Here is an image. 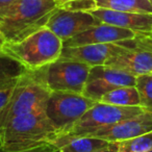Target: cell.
Masks as SVG:
<instances>
[{
  "instance_id": "4fadbf2b",
  "label": "cell",
  "mask_w": 152,
  "mask_h": 152,
  "mask_svg": "<svg viewBox=\"0 0 152 152\" xmlns=\"http://www.w3.org/2000/svg\"><path fill=\"white\" fill-rule=\"evenodd\" d=\"M137 34H137L130 29L110 25L106 23H100L65 41L63 44L65 47H75L91 44L118 43L134 39Z\"/></svg>"
},
{
  "instance_id": "277c9868",
  "label": "cell",
  "mask_w": 152,
  "mask_h": 152,
  "mask_svg": "<svg viewBox=\"0 0 152 152\" xmlns=\"http://www.w3.org/2000/svg\"><path fill=\"white\" fill-rule=\"evenodd\" d=\"M51 91L45 83L41 70H27L18 83L13 95L0 112V127L16 117L46 108Z\"/></svg>"
},
{
  "instance_id": "2e32d148",
  "label": "cell",
  "mask_w": 152,
  "mask_h": 152,
  "mask_svg": "<svg viewBox=\"0 0 152 152\" xmlns=\"http://www.w3.org/2000/svg\"><path fill=\"white\" fill-rule=\"evenodd\" d=\"M110 142L94 137H77L65 142L56 152H96L107 148Z\"/></svg>"
},
{
  "instance_id": "4316f807",
  "label": "cell",
  "mask_w": 152,
  "mask_h": 152,
  "mask_svg": "<svg viewBox=\"0 0 152 152\" xmlns=\"http://www.w3.org/2000/svg\"><path fill=\"white\" fill-rule=\"evenodd\" d=\"M149 152H152V150H151V151H149Z\"/></svg>"
},
{
  "instance_id": "d4e9b609",
  "label": "cell",
  "mask_w": 152,
  "mask_h": 152,
  "mask_svg": "<svg viewBox=\"0 0 152 152\" xmlns=\"http://www.w3.org/2000/svg\"><path fill=\"white\" fill-rule=\"evenodd\" d=\"M5 43H7V40H5V38L3 37V34L0 32V46H2V45H4Z\"/></svg>"
},
{
  "instance_id": "d6986e66",
  "label": "cell",
  "mask_w": 152,
  "mask_h": 152,
  "mask_svg": "<svg viewBox=\"0 0 152 152\" xmlns=\"http://www.w3.org/2000/svg\"><path fill=\"white\" fill-rule=\"evenodd\" d=\"M116 144L117 152H149L152 150V131Z\"/></svg>"
},
{
  "instance_id": "7402d4cb",
  "label": "cell",
  "mask_w": 152,
  "mask_h": 152,
  "mask_svg": "<svg viewBox=\"0 0 152 152\" xmlns=\"http://www.w3.org/2000/svg\"><path fill=\"white\" fill-rule=\"evenodd\" d=\"M0 152H3L0 150ZM19 152H56V148L52 145V144H47V145H43L40 147L32 148L29 150H25V151H19Z\"/></svg>"
},
{
  "instance_id": "8fae6325",
  "label": "cell",
  "mask_w": 152,
  "mask_h": 152,
  "mask_svg": "<svg viewBox=\"0 0 152 152\" xmlns=\"http://www.w3.org/2000/svg\"><path fill=\"white\" fill-rule=\"evenodd\" d=\"M101 22L88 12H74L57 9L46 23L55 36L63 43L89 28L100 24Z\"/></svg>"
},
{
  "instance_id": "7a4b0ae2",
  "label": "cell",
  "mask_w": 152,
  "mask_h": 152,
  "mask_svg": "<svg viewBox=\"0 0 152 152\" xmlns=\"http://www.w3.org/2000/svg\"><path fill=\"white\" fill-rule=\"evenodd\" d=\"M57 9L54 0H14L0 9V32L7 42H19L46 26Z\"/></svg>"
},
{
  "instance_id": "30bf717a",
  "label": "cell",
  "mask_w": 152,
  "mask_h": 152,
  "mask_svg": "<svg viewBox=\"0 0 152 152\" xmlns=\"http://www.w3.org/2000/svg\"><path fill=\"white\" fill-rule=\"evenodd\" d=\"M105 65L135 77L152 72V38L147 34H139L132 48L110 58Z\"/></svg>"
},
{
  "instance_id": "8992f818",
  "label": "cell",
  "mask_w": 152,
  "mask_h": 152,
  "mask_svg": "<svg viewBox=\"0 0 152 152\" xmlns=\"http://www.w3.org/2000/svg\"><path fill=\"white\" fill-rule=\"evenodd\" d=\"M96 101L87 98L83 94L74 92H51L46 103L47 117L55 128L58 135L81 118Z\"/></svg>"
},
{
  "instance_id": "ac0fdd59",
  "label": "cell",
  "mask_w": 152,
  "mask_h": 152,
  "mask_svg": "<svg viewBox=\"0 0 152 152\" xmlns=\"http://www.w3.org/2000/svg\"><path fill=\"white\" fill-rule=\"evenodd\" d=\"M98 102L117 106H141L140 95L135 86L113 90L102 96Z\"/></svg>"
},
{
  "instance_id": "7c38bea8",
  "label": "cell",
  "mask_w": 152,
  "mask_h": 152,
  "mask_svg": "<svg viewBox=\"0 0 152 152\" xmlns=\"http://www.w3.org/2000/svg\"><path fill=\"white\" fill-rule=\"evenodd\" d=\"M150 131H152V110H146L139 115L102 127L87 137H94L110 143H116Z\"/></svg>"
},
{
  "instance_id": "5bb4252c",
  "label": "cell",
  "mask_w": 152,
  "mask_h": 152,
  "mask_svg": "<svg viewBox=\"0 0 152 152\" xmlns=\"http://www.w3.org/2000/svg\"><path fill=\"white\" fill-rule=\"evenodd\" d=\"M101 23L130 29L140 34L150 36L152 32V14H137L98 9L91 12Z\"/></svg>"
},
{
  "instance_id": "ffe728a7",
  "label": "cell",
  "mask_w": 152,
  "mask_h": 152,
  "mask_svg": "<svg viewBox=\"0 0 152 152\" xmlns=\"http://www.w3.org/2000/svg\"><path fill=\"white\" fill-rule=\"evenodd\" d=\"M135 88L139 92L142 107L152 110V72L137 76Z\"/></svg>"
},
{
  "instance_id": "9c48e42d",
  "label": "cell",
  "mask_w": 152,
  "mask_h": 152,
  "mask_svg": "<svg viewBox=\"0 0 152 152\" xmlns=\"http://www.w3.org/2000/svg\"><path fill=\"white\" fill-rule=\"evenodd\" d=\"M137 37L131 40L122 41V42L118 43L91 44L75 47L64 46L61 53V57L80 61V63L87 64L91 67L105 65V63L110 58L125 52L129 48H132L137 43Z\"/></svg>"
},
{
  "instance_id": "ba28073f",
  "label": "cell",
  "mask_w": 152,
  "mask_h": 152,
  "mask_svg": "<svg viewBox=\"0 0 152 152\" xmlns=\"http://www.w3.org/2000/svg\"><path fill=\"white\" fill-rule=\"evenodd\" d=\"M135 76L110 66H94L90 70L83 95L98 102L102 96L113 90L135 86Z\"/></svg>"
},
{
  "instance_id": "44dd1931",
  "label": "cell",
  "mask_w": 152,
  "mask_h": 152,
  "mask_svg": "<svg viewBox=\"0 0 152 152\" xmlns=\"http://www.w3.org/2000/svg\"><path fill=\"white\" fill-rule=\"evenodd\" d=\"M58 9L74 12H88L98 9L95 0H54Z\"/></svg>"
},
{
  "instance_id": "5b68a950",
  "label": "cell",
  "mask_w": 152,
  "mask_h": 152,
  "mask_svg": "<svg viewBox=\"0 0 152 152\" xmlns=\"http://www.w3.org/2000/svg\"><path fill=\"white\" fill-rule=\"evenodd\" d=\"M146 110L142 106H117L96 102L79 120L61 133L52 143L56 148L65 142L77 137H87L102 127L115 124Z\"/></svg>"
},
{
  "instance_id": "484cf974",
  "label": "cell",
  "mask_w": 152,
  "mask_h": 152,
  "mask_svg": "<svg viewBox=\"0 0 152 152\" xmlns=\"http://www.w3.org/2000/svg\"><path fill=\"white\" fill-rule=\"evenodd\" d=\"M150 37H151V38H152V32H151V34H150Z\"/></svg>"
},
{
  "instance_id": "cb8c5ba5",
  "label": "cell",
  "mask_w": 152,
  "mask_h": 152,
  "mask_svg": "<svg viewBox=\"0 0 152 152\" xmlns=\"http://www.w3.org/2000/svg\"><path fill=\"white\" fill-rule=\"evenodd\" d=\"M13 1L14 0H0V9H2V7L9 5L10 3H12Z\"/></svg>"
},
{
  "instance_id": "e0dca14e",
  "label": "cell",
  "mask_w": 152,
  "mask_h": 152,
  "mask_svg": "<svg viewBox=\"0 0 152 152\" xmlns=\"http://www.w3.org/2000/svg\"><path fill=\"white\" fill-rule=\"evenodd\" d=\"M100 9L137 14H152V0H95Z\"/></svg>"
},
{
  "instance_id": "3957f363",
  "label": "cell",
  "mask_w": 152,
  "mask_h": 152,
  "mask_svg": "<svg viewBox=\"0 0 152 152\" xmlns=\"http://www.w3.org/2000/svg\"><path fill=\"white\" fill-rule=\"evenodd\" d=\"M63 47V41L44 26L19 42H7L0 46V53L34 71L58 59Z\"/></svg>"
},
{
  "instance_id": "603a6c76",
  "label": "cell",
  "mask_w": 152,
  "mask_h": 152,
  "mask_svg": "<svg viewBox=\"0 0 152 152\" xmlns=\"http://www.w3.org/2000/svg\"><path fill=\"white\" fill-rule=\"evenodd\" d=\"M96 152H117V144L116 143H112V145L107 148H104L102 150H99V151Z\"/></svg>"
},
{
  "instance_id": "9a60e30c",
  "label": "cell",
  "mask_w": 152,
  "mask_h": 152,
  "mask_svg": "<svg viewBox=\"0 0 152 152\" xmlns=\"http://www.w3.org/2000/svg\"><path fill=\"white\" fill-rule=\"evenodd\" d=\"M26 71L27 69L20 63L0 53V112L13 95Z\"/></svg>"
},
{
  "instance_id": "52a82bcc",
  "label": "cell",
  "mask_w": 152,
  "mask_h": 152,
  "mask_svg": "<svg viewBox=\"0 0 152 152\" xmlns=\"http://www.w3.org/2000/svg\"><path fill=\"white\" fill-rule=\"evenodd\" d=\"M91 68V66L80 61L59 57L40 70L45 83L51 92L83 94Z\"/></svg>"
},
{
  "instance_id": "6da1fadb",
  "label": "cell",
  "mask_w": 152,
  "mask_h": 152,
  "mask_svg": "<svg viewBox=\"0 0 152 152\" xmlns=\"http://www.w3.org/2000/svg\"><path fill=\"white\" fill-rule=\"evenodd\" d=\"M58 133L45 108H40L16 117L0 127V150L19 152L52 144Z\"/></svg>"
}]
</instances>
